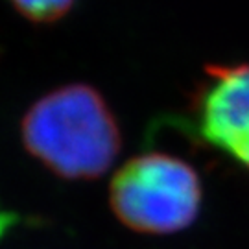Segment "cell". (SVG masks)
<instances>
[{
  "mask_svg": "<svg viewBox=\"0 0 249 249\" xmlns=\"http://www.w3.org/2000/svg\"><path fill=\"white\" fill-rule=\"evenodd\" d=\"M11 4L32 22H53L72 8L74 0H11Z\"/></svg>",
  "mask_w": 249,
  "mask_h": 249,
  "instance_id": "4",
  "label": "cell"
},
{
  "mask_svg": "<svg viewBox=\"0 0 249 249\" xmlns=\"http://www.w3.org/2000/svg\"><path fill=\"white\" fill-rule=\"evenodd\" d=\"M20 129L24 148L55 176L71 181L102 178L122 148L106 100L83 83L65 85L37 100Z\"/></svg>",
  "mask_w": 249,
  "mask_h": 249,
  "instance_id": "1",
  "label": "cell"
},
{
  "mask_svg": "<svg viewBox=\"0 0 249 249\" xmlns=\"http://www.w3.org/2000/svg\"><path fill=\"white\" fill-rule=\"evenodd\" d=\"M196 102L197 137L249 172V65L209 69Z\"/></svg>",
  "mask_w": 249,
  "mask_h": 249,
  "instance_id": "3",
  "label": "cell"
},
{
  "mask_svg": "<svg viewBox=\"0 0 249 249\" xmlns=\"http://www.w3.org/2000/svg\"><path fill=\"white\" fill-rule=\"evenodd\" d=\"M203 203L199 174L168 153H144L125 162L111 179L109 205L127 229L172 234L196 222Z\"/></svg>",
  "mask_w": 249,
  "mask_h": 249,
  "instance_id": "2",
  "label": "cell"
}]
</instances>
